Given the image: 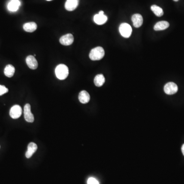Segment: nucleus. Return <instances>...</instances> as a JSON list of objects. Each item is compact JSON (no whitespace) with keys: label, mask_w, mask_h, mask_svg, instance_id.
<instances>
[{"label":"nucleus","mask_w":184,"mask_h":184,"mask_svg":"<svg viewBox=\"0 0 184 184\" xmlns=\"http://www.w3.org/2000/svg\"><path fill=\"white\" fill-rule=\"evenodd\" d=\"M94 82L96 86H101L105 83V76L103 74H98L94 78Z\"/></svg>","instance_id":"obj_17"},{"label":"nucleus","mask_w":184,"mask_h":184,"mask_svg":"<svg viewBox=\"0 0 184 184\" xmlns=\"http://www.w3.org/2000/svg\"><path fill=\"white\" fill-rule=\"evenodd\" d=\"M151 10L153 13H155L156 16L159 17H162L164 14V11L163 10L162 8L156 5H153L151 6Z\"/></svg>","instance_id":"obj_19"},{"label":"nucleus","mask_w":184,"mask_h":184,"mask_svg":"<svg viewBox=\"0 0 184 184\" xmlns=\"http://www.w3.org/2000/svg\"><path fill=\"white\" fill-rule=\"evenodd\" d=\"M24 118L27 122L29 123H32L35 121V118L33 114L31 112V106L29 104H26L24 106Z\"/></svg>","instance_id":"obj_4"},{"label":"nucleus","mask_w":184,"mask_h":184,"mask_svg":"<svg viewBox=\"0 0 184 184\" xmlns=\"http://www.w3.org/2000/svg\"><path fill=\"white\" fill-rule=\"evenodd\" d=\"M48 1H52V0H47Z\"/></svg>","instance_id":"obj_24"},{"label":"nucleus","mask_w":184,"mask_h":184,"mask_svg":"<svg viewBox=\"0 0 184 184\" xmlns=\"http://www.w3.org/2000/svg\"><path fill=\"white\" fill-rule=\"evenodd\" d=\"M173 1H175V2H178V0H173Z\"/></svg>","instance_id":"obj_23"},{"label":"nucleus","mask_w":184,"mask_h":184,"mask_svg":"<svg viewBox=\"0 0 184 184\" xmlns=\"http://www.w3.org/2000/svg\"><path fill=\"white\" fill-rule=\"evenodd\" d=\"M164 92L168 95H173L178 92V87L175 83L172 82L167 83L164 86Z\"/></svg>","instance_id":"obj_5"},{"label":"nucleus","mask_w":184,"mask_h":184,"mask_svg":"<svg viewBox=\"0 0 184 184\" xmlns=\"http://www.w3.org/2000/svg\"><path fill=\"white\" fill-rule=\"evenodd\" d=\"M15 68L13 65L8 64L6 66L4 69V74L5 76L8 77H12L14 75Z\"/></svg>","instance_id":"obj_18"},{"label":"nucleus","mask_w":184,"mask_h":184,"mask_svg":"<svg viewBox=\"0 0 184 184\" xmlns=\"http://www.w3.org/2000/svg\"><path fill=\"white\" fill-rule=\"evenodd\" d=\"M105 52L102 47H97L93 48L89 54V57L92 61H99L105 56Z\"/></svg>","instance_id":"obj_2"},{"label":"nucleus","mask_w":184,"mask_h":184,"mask_svg":"<svg viewBox=\"0 0 184 184\" xmlns=\"http://www.w3.org/2000/svg\"><path fill=\"white\" fill-rule=\"evenodd\" d=\"M182 154L184 156V144H183L182 147Z\"/></svg>","instance_id":"obj_22"},{"label":"nucleus","mask_w":184,"mask_h":184,"mask_svg":"<svg viewBox=\"0 0 184 184\" xmlns=\"http://www.w3.org/2000/svg\"><path fill=\"white\" fill-rule=\"evenodd\" d=\"M8 92V89L4 86L0 85V96L3 95Z\"/></svg>","instance_id":"obj_20"},{"label":"nucleus","mask_w":184,"mask_h":184,"mask_svg":"<svg viewBox=\"0 0 184 184\" xmlns=\"http://www.w3.org/2000/svg\"><path fill=\"white\" fill-rule=\"evenodd\" d=\"M55 72L57 78L60 80L65 79L69 75V69L65 64L58 65L55 68Z\"/></svg>","instance_id":"obj_1"},{"label":"nucleus","mask_w":184,"mask_h":184,"mask_svg":"<svg viewBox=\"0 0 184 184\" xmlns=\"http://www.w3.org/2000/svg\"><path fill=\"white\" fill-rule=\"evenodd\" d=\"M119 29L120 34L124 38H130L131 35L132 33V28L128 24H121L120 25Z\"/></svg>","instance_id":"obj_3"},{"label":"nucleus","mask_w":184,"mask_h":184,"mask_svg":"<svg viewBox=\"0 0 184 184\" xmlns=\"http://www.w3.org/2000/svg\"><path fill=\"white\" fill-rule=\"evenodd\" d=\"M38 26L35 22H29L23 25V29L25 31L33 32L36 30Z\"/></svg>","instance_id":"obj_15"},{"label":"nucleus","mask_w":184,"mask_h":184,"mask_svg":"<svg viewBox=\"0 0 184 184\" xmlns=\"http://www.w3.org/2000/svg\"><path fill=\"white\" fill-rule=\"evenodd\" d=\"M87 184H99V182L95 178H90L87 180Z\"/></svg>","instance_id":"obj_21"},{"label":"nucleus","mask_w":184,"mask_h":184,"mask_svg":"<svg viewBox=\"0 0 184 184\" xmlns=\"http://www.w3.org/2000/svg\"><path fill=\"white\" fill-rule=\"evenodd\" d=\"M131 20L133 22L134 26L136 28L140 27L143 22L142 16L140 14H134L131 17Z\"/></svg>","instance_id":"obj_12"},{"label":"nucleus","mask_w":184,"mask_h":184,"mask_svg":"<svg viewBox=\"0 0 184 184\" xmlns=\"http://www.w3.org/2000/svg\"><path fill=\"white\" fill-rule=\"evenodd\" d=\"M79 0H67L64 7L68 11H73L77 7Z\"/></svg>","instance_id":"obj_10"},{"label":"nucleus","mask_w":184,"mask_h":184,"mask_svg":"<svg viewBox=\"0 0 184 184\" xmlns=\"http://www.w3.org/2000/svg\"><path fill=\"white\" fill-rule=\"evenodd\" d=\"M169 27V23L167 21H160L156 24L154 26V30L156 31H161L166 29Z\"/></svg>","instance_id":"obj_16"},{"label":"nucleus","mask_w":184,"mask_h":184,"mask_svg":"<svg viewBox=\"0 0 184 184\" xmlns=\"http://www.w3.org/2000/svg\"><path fill=\"white\" fill-rule=\"evenodd\" d=\"M26 62L28 67L32 70L36 69L38 67V61H36L35 56L29 55L27 57Z\"/></svg>","instance_id":"obj_9"},{"label":"nucleus","mask_w":184,"mask_h":184,"mask_svg":"<svg viewBox=\"0 0 184 184\" xmlns=\"http://www.w3.org/2000/svg\"><path fill=\"white\" fill-rule=\"evenodd\" d=\"M38 149V146L36 144L31 142L28 145L27 151L26 153V157L27 158H30L32 156V155L35 153L36 150Z\"/></svg>","instance_id":"obj_11"},{"label":"nucleus","mask_w":184,"mask_h":184,"mask_svg":"<svg viewBox=\"0 0 184 184\" xmlns=\"http://www.w3.org/2000/svg\"><path fill=\"white\" fill-rule=\"evenodd\" d=\"M59 42L63 45H71L74 42L73 35L70 33L64 35L60 38Z\"/></svg>","instance_id":"obj_8"},{"label":"nucleus","mask_w":184,"mask_h":184,"mask_svg":"<svg viewBox=\"0 0 184 184\" xmlns=\"http://www.w3.org/2000/svg\"><path fill=\"white\" fill-rule=\"evenodd\" d=\"M78 98L81 103L86 104L88 103L90 100V96L88 92H86V90H82L79 93Z\"/></svg>","instance_id":"obj_14"},{"label":"nucleus","mask_w":184,"mask_h":184,"mask_svg":"<svg viewBox=\"0 0 184 184\" xmlns=\"http://www.w3.org/2000/svg\"><path fill=\"white\" fill-rule=\"evenodd\" d=\"M20 5V0H10L7 5V8L10 11L15 12L19 9Z\"/></svg>","instance_id":"obj_13"},{"label":"nucleus","mask_w":184,"mask_h":184,"mask_svg":"<svg viewBox=\"0 0 184 184\" xmlns=\"http://www.w3.org/2000/svg\"><path fill=\"white\" fill-rule=\"evenodd\" d=\"M22 108L19 105H15L10 109L9 114L10 117L13 119L19 118L22 115Z\"/></svg>","instance_id":"obj_6"},{"label":"nucleus","mask_w":184,"mask_h":184,"mask_svg":"<svg viewBox=\"0 0 184 184\" xmlns=\"http://www.w3.org/2000/svg\"><path fill=\"white\" fill-rule=\"evenodd\" d=\"M108 20V17L104 14L103 11H99L98 14H95L94 17V21L97 25H103Z\"/></svg>","instance_id":"obj_7"}]
</instances>
